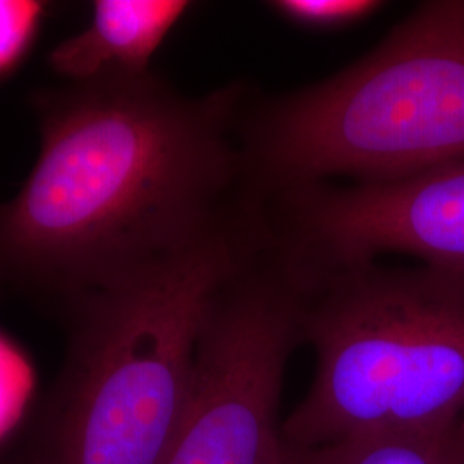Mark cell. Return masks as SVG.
Returning a JSON list of instances; mask_svg holds the SVG:
<instances>
[{"mask_svg": "<svg viewBox=\"0 0 464 464\" xmlns=\"http://www.w3.org/2000/svg\"><path fill=\"white\" fill-rule=\"evenodd\" d=\"M248 95L189 97L153 71L38 92L36 164L0 205V285L64 306L256 216Z\"/></svg>", "mask_w": 464, "mask_h": 464, "instance_id": "6da1fadb", "label": "cell"}, {"mask_svg": "<svg viewBox=\"0 0 464 464\" xmlns=\"http://www.w3.org/2000/svg\"><path fill=\"white\" fill-rule=\"evenodd\" d=\"M262 214L64 304L66 363L34 464H162L218 289L266 245Z\"/></svg>", "mask_w": 464, "mask_h": 464, "instance_id": "7a4b0ae2", "label": "cell"}, {"mask_svg": "<svg viewBox=\"0 0 464 464\" xmlns=\"http://www.w3.org/2000/svg\"><path fill=\"white\" fill-rule=\"evenodd\" d=\"M249 90L241 141L262 198L389 183L464 160V0H430L365 57L279 97Z\"/></svg>", "mask_w": 464, "mask_h": 464, "instance_id": "3957f363", "label": "cell"}, {"mask_svg": "<svg viewBox=\"0 0 464 464\" xmlns=\"http://www.w3.org/2000/svg\"><path fill=\"white\" fill-rule=\"evenodd\" d=\"M289 266V264H287ZM308 394L282 421L289 446L429 430L464 418V274L381 260L301 272Z\"/></svg>", "mask_w": 464, "mask_h": 464, "instance_id": "277c9868", "label": "cell"}, {"mask_svg": "<svg viewBox=\"0 0 464 464\" xmlns=\"http://www.w3.org/2000/svg\"><path fill=\"white\" fill-rule=\"evenodd\" d=\"M301 287L270 239L218 289L199 331L183 418L162 464H284L287 362Z\"/></svg>", "mask_w": 464, "mask_h": 464, "instance_id": "5b68a950", "label": "cell"}, {"mask_svg": "<svg viewBox=\"0 0 464 464\" xmlns=\"http://www.w3.org/2000/svg\"><path fill=\"white\" fill-rule=\"evenodd\" d=\"M270 212L284 255L303 270L406 255L464 274V160L389 183L282 191Z\"/></svg>", "mask_w": 464, "mask_h": 464, "instance_id": "8992f818", "label": "cell"}, {"mask_svg": "<svg viewBox=\"0 0 464 464\" xmlns=\"http://www.w3.org/2000/svg\"><path fill=\"white\" fill-rule=\"evenodd\" d=\"M191 7L184 0H97L88 26L50 50L49 66L67 83L149 72L153 55Z\"/></svg>", "mask_w": 464, "mask_h": 464, "instance_id": "52a82bcc", "label": "cell"}, {"mask_svg": "<svg viewBox=\"0 0 464 464\" xmlns=\"http://www.w3.org/2000/svg\"><path fill=\"white\" fill-rule=\"evenodd\" d=\"M284 464H464V418L440 429L383 431L329 444H285Z\"/></svg>", "mask_w": 464, "mask_h": 464, "instance_id": "ba28073f", "label": "cell"}, {"mask_svg": "<svg viewBox=\"0 0 464 464\" xmlns=\"http://www.w3.org/2000/svg\"><path fill=\"white\" fill-rule=\"evenodd\" d=\"M266 7L299 28L331 32L363 23L381 13L385 4L379 0H274Z\"/></svg>", "mask_w": 464, "mask_h": 464, "instance_id": "9c48e42d", "label": "cell"}, {"mask_svg": "<svg viewBox=\"0 0 464 464\" xmlns=\"http://www.w3.org/2000/svg\"><path fill=\"white\" fill-rule=\"evenodd\" d=\"M45 14V4L0 0V78L9 76L34 45Z\"/></svg>", "mask_w": 464, "mask_h": 464, "instance_id": "30bf717a", "label": "cell"}, {"mask_svg": "<svg viewBox=\"0 0 464 464\" xmlns=\"http://www.w3.org/2000/svg\"><path fill=\"white\" fill-rule=\"evenodd\" d=\"M34 375L24 354L0 335V435L13 427L32 392Z\"/></svg>", "mask_w": 464, "mask_h": 464, "instance_id": "8fae6325", "label": "cell"}]
</instances>
